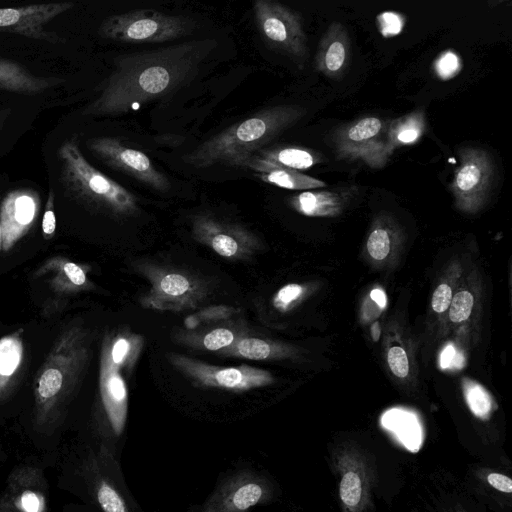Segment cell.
Returning <instances> with one entry per match:
<instances>
[{
  "instance_id": "obj_12",
  "label": "cell",
  "mask_w": 512,
  "mask_h": 512,
  "mask_svg": "<svg viewBox=\"0 0 512 512\" xmlns=\"http://www.w3.org/2000/svg\"><path fill=\"white\" fill-rule=\"evenodd\" d=\"M72 7V2H61L0 8V31L16 33L37 40L59 42L62 39L55 34L48 33L44 29V25Z\"/></svg>"
},
{
  "instance_id": "obj_32",
  "label": "cell",
  "mask_w": 512,
  "mask_h": 512,
  "mask_svg": "<svg viewBox=\"0 0 512 512\" xmlns=\"http://www.w3.org/2000/svg\"><path fill=\"white\" fill-rule=\"evenodd\" d=\"M435 71L437 75L447 80L454 77L461 68L459 57L452 51L441 53L435 61Z\"/></svg>"
},
{
  "instance_id": "obj_20",
  "label": "cell",
  "mask_w": 512,
  "mask_h": 512,
  "mask_svg": "<svg viewBox=\"0 0 512 512\" xmlns=\"http://www.w3.org/2000/svg\"><path fill=\"white\" fill-rule=\"evenodd\" d=\"M247 332L240 325L229 324L228 326H216L207 330L180 331L176 339L194 349L219 352Z\"/></svg>"
},
{
  "instance_id": "obj_27",
  "label": "cell",
  "mask_w": 512,
  "mask_h": 512,
  "mask_svg": "<svg viewBox=\"0 0 512 512\" xmlns=\"http://www.w3.org/2000/svg\"><path fill=\"white\" fill-rule=\"evenodd\" d=\"M382 129L383 123L379 118H362L348 127L345 132L344 143L366 144L367 141L376 138Z\"/></svg>"
},
{
  "instance_id": "obj_34",
  "label": "cell",
  "mask_w": 512,
  "mask_h": 512,
  "mask_svg": "<svg viewBox=\"0 0 512 512\" xmlns=\"http://www.w3.org/2000/svg\"><path fill=\"white\" fill-rule=\"evenodd\" d=\"M302 293V286L298 284H287L280 288L274 295L272 300L273 306L280 311H286Z\"/></svg>"
},
{
  "instance_id": "obj_6",
  "label": "cell",
  "mask_w": 512,
  "mask_h": 512,
  "mask_svg": "<svg viewBox=\"0 0 512 512\" xmlns=\"http://www.w3.org/2000/svg\"><path fill=\"white\" fill-rule=\"evenodd\" d=\"M275 487L264 473L252 467H240L226 473L215 489L187 512H249L272 501Z\"/></svg>"
},
{
  "instance_id": "obj_7",
  "label": "cell",
  "mask_w": 512,
  "mask_h": 512,
  "mask_svg": "<svg viewBox=\"0 0 512 512\" xmlns=\"http://www.w3.org/2000/svg\"><path fill=\"white\" fill-rule=\"evenodd\" d=\"M83 475L89 493L101 512H140L132 497L115 450L106 443L92 451L83 465Z\"/></svg>"
},
{
  "instance_id": "obj_8",
  "label": "cell",
  "mask_w": 512,
  "mask_h": 512,
  "mask_svg": "<svg viewBox=\"0 0 512 512\" xmlns=\"http://www.w3.org/2000/svg\"><path fill=\"white\" fill-rule=\"evenodd\" d=\"M167 359L179 373L199 388L245 392L274 382L269 371L249 365L216 366L178 353H169Z\"/></svg>"
},
{
  "instance_id": "obj_39",
  "label": "cell",
  "mask_w": 512,
  "mask_h": 512,
  "mask_svg": "<svg viewBox=\"0 0 512 512\" xmlns=\"http://www.w3.org/2000/svg\"><path fill=\"white\" fill-rule=\"evenodd\" d=\"M56 228L55 214L53 211V194L50 192L48 201L46 203V209L42 220V229L45 235H52Z\"/></svg>"
},
{
  "instance_id": "obj_25",
  "label": "cell",
  "mask_w": 512,
  "mask_h": 512,
  "mask_svg": "<svg viewBox=\"0 0 512 512\" xmlns=\"http://www.w3.org/2000/svg\"><path fill=\"white\" fill-rule=\"evenodd\" d=\"M382 423L408 450L413 452L419 450L423 434L420 423L414 414L393 409L383 415Z\"/></svg>"
},
{
  "instance_id": "obj_36",
  "label": "cell",
  "mask_w": 512,
  "mask_h": 512,
  "mask_svg": "<svg viewBox=\"0 0 512 512\" xmlns=\"http://www.w3.org/2000/svg\"><path fill=\"white\" fill-rule=\"evenodd\" d=\"M387 360L389 368L395 376L404 378L408 375V358L406 352L401 347L394 346L390 348Z\"/></svg>"
},
{
  "instance_id": "obj_4",
  "label": "cell",
  "mask_w": 512,
  "mask_h": 512,
  "mask_svg": "<svg viewBox=\"0 0 512 512\" xmlns=\"http://www.w3.org/2000/svg\"><path fill=\"white\" fill-rule=\"evenodd\" d=\"M135 269L150 284L140 299L146 309L181 312L196 309L209 293L207 283L188 271L138 261Z\"/></svg>"
},
{
  "instance_id": "obj_19",
  "label": "cell",
  "mask_w": 512,
  "mask_h": 512,
  "mask_svg": "<svg viewBox=\"0 0 512 512\" xmlns=\"http://www.w3.org/2000/svg\"><path fill=\"white\" fill-rule=\"evenodd\" d=\"M319 160L309 150L298 147H283L260 150L246 158L239 166L254 168L257 166H273L292 170L308 169Z\"/></svg>"
},
{
  "instance_id": "obj_1",
  "label": "cell",
  "mask_w": 512,
  "mask_h": 512,
  "mask_svg": "<svg viewBox=\"0 0 512 512\" xmlns=\"http://www.w3.org/2000/svg\"><path fill=\"white\" fill-rule=\"evenodd\" d=\"M214 44L212 39H199L118 56L101 94L84 114H126L166 96L197 72Z\"/></svg>"
},
{
  "instance_id": "obj_45",
  "label": "cell",
  "mask_w": 512,
  "mask_h": 512,
  "mask_svg": "<svg viewBox=\"0 0 512 512\" xmlns=\"http://www.w3.org/2000/svg\"><path fill=\"white\" fill-rule=\"evenodd\" d=\"M3 512H7V511H3Z\"/></svg>"
},
{
  "instance_id": "obj_38",
  "label": "cell",
  "mask_w": 512,
  "mask_h": 512,
  "mask_svg": "<svg viewBox=\"0 0 512 512\" xmlns=\"http://www.w3.org/2000/svg\"><path fill=\"white\" fill-rule=\"evenodd\" d=\"M463 364V356L452 345H448L444 348L440 355L441 368H461Z\"/></svg>"
},
{
  "instance_id": "obj_44",
  "label": "cell",
  "mask_w": 512,
  "mask_h": 512,
  "mask_svg": "<svg viewBox=\"0 0 512 512\" xmlns=\"http://www.w3.org/2000/svg\"><path fill=\"white\" fill-rule=\"evenodd\" d=\"M380 333H381V329H380L379 323L375 322L371 326V335H372V338L374 341H378V339L380 337Z\"/></svg>"
},
{
  "instance_id": "obj_24",
  "label": "cell",
  "mask_w": 512,
  "mask_h": 512,
  "mask_svg": "<svg viewBox=\"0 0 512 512\" xmlns=\"http://www.w3.org/2000/svg\"><path fill=\"white\" fill-rule=\"evenodd\" d=\"M344 193L336 191H305L290 199L292 207L308 216L337 213L343 205Z\"/></svg>"
},
{
  "instance_id": "obj_29",
  "label": "cell",
  "mask_w": 512,
  "mask_h": 512,
  "mask_svg": "<svg viewBox=\"0 0 512 512\" xmlns=\"http://www.w3.org/2000/svg\"><path fill=\"white\" fill-rule=\"evenodd\" d=\"M467 404L473 414L486 419L491 411V399L486 391L479 385L470 384L465 389Z\"/></svg>"
},
{
  "instance_id": "obj_37",
  "label": "cell",
  "mask_w": 512,
  "mask_h": 512,
  "mask_svg": "<svg viewBox=\"0 0 512 512\" xmlns=\"http://www.w3.org/2000/svg\"><path fill=\"white\" fill-rule=\"evenodd\" d=\"M452 300V290L447 284H440L432 295L431 306L435 312L446 311Z\"/></svg>"
},
{
  "instance_id": "obj_11",
  "label": "cell",
  "mask_w": 512,
  "mask_h": 512,
  "mask_svg": "<svg viewBox=\"0 0 512 512\" xmlns=\"http://www.w3.org/2000/svg\"><path fill=\"white\" fill-rule=\"evenodd\" d=\"M87 147L109 167L126 173L150 188L160 192H167L170 189L166 175L160 172L142 151L128 148L112 137L92 138L87 141Z\"/></svg>"
},
{
  "instance_id": "obj_3",
  "label": "cell",
  "mask_w": 512,
  "mask_h": 512,
  "mask_svg": "<svg viewBox=\"0 0 512 512\" xmlns=\"http://www.w3.org/2000/svg\"><path fill=\"white\" fill-rule=\"evenodd\" d=\"M58 155L68 187L80 197L116 217L129 218L139 212L137 197L93 167L74 140L63 143Z\"/></svg>"
},
{
  "instance_id": "obj_23",
  "label": "cell",
  "mask_w": 512,
  "mask_h": 512,
  "mask_svg": "<svg viewBox=\"0 0 512 512\" xmlns=\"http://www.w3.org/2000/svg\"><path fill=\"white\" fill-rule=\"evenodd\" d=\"M217 354L223 357L264 361L280 357L283 354V347L272 340L249 335L247 332Z\"/></svg>"
},
{
  "instance_id": "obj_26",
  "label": "cell",
  "mask_w": 512,
  "mask_h": 512,
  "mask_svg": "<svg viewBox=\"0 0 512 512\" xmlns=\"http://www.w3.org/2000/svg\"><path fill=\"white\" fill-rule=\"evenodd\" d=\"M254 176L265 183H269L281 188L291 190H310L324 187L325 182L302 174L299 171L273 167V166H257L252 168Z\"/></svg>"
},
{
  "instance_id": "obj_41",
  "label": "cell",
  "mask_w": 512,
  "mask_h": 512,
  "mask_svg": "<svg viewBox=\"0 0 512 512\" xmlns=\"http://www.w3.org/2000/svg\"><path fill=\"white\" fill-rule=\"evenodd\" d=\"M64 272L68 279L75 285V286H83L86 284V274L84 270L77 264L73 262H67L64 267Z\"/></svg>"
},
{
  "instance_id": "obj_17",
  "label": "cell",
  "mask_w": 512,
  "mask_h": 512,
  "mask_svg": "<svg viewBox=\"0 0 512 512\" xmlns=\"http://www.w3.org/2000/svg\"><path fill=\"white\" fill-rule=\"evenodd\" d=\"M349 54V38L344 27L340 23H333L319 44L316 66L326 75L336 77L344 71Z\"/></svg>"
},
{
  "instance_id": "obj_15",
  "label": "cell",
  "mask_w": 512,
  "mask_h": 512,
  "mask_svg": "<svg viewBox=\"0 0 512 512\" xmlns=\"http://www.w3.org/2000/svg\"><path fill=\"white\" fill-rule=\"evenodd\" d=\"M339 498L344 512H366L370 503L368 467L355 451H343L337 461Z\"/></svg>"
},
{
  "instance_id": "obj_40",
  "label": "cell",
  "mask_w": 512,
  "mask_h": 512,
  "mask_svg": "<svg viewBox=\"0 0 512 512\" xmlns=\"http://www.w3.org/2000/svg\"><path fill=\"white\" fill-rule=\"evenodd\" d=\"M487 482L496 490L510 494L512 492V480L501 473L490 472L486 477Z\"/></svg>"
},
{
  "instance_id": "obj_42",
  "label": "cell",
  "mask_w": 512,
  "mask_h": 512,
  "mask_svg": "<svg viewBox=\"0 0 512 512\" xmlns=\"http://www.w3.org/2000/svg\"><path fill=\"white\" fill-rule=\"evenodd\" d=\"M421 130L419 127L410 124L405 125L399 128V131L396 134L398 142L402 144H410L415 142L420 136Z\"/></svg>"
},
{
  "instance_id": "obj_18",
  "label": "cell",
  "mask_w": 512,
  "mask_h": 512,
  "mask_svg": "<svg viewBox=\"0 0 512 512\" xmlns=\"http://www.w3.org/2000/svg\"><path fill=\"white\" fill-rule=\"evenodd\" d=\"M143 346L144 338L141 335L123 330L106 337L101 359L130 374L140 357Z\"/></svg>"
},
{
  "instance_id": "obj_13",
  "label": "cell",
  "mask_w": 512,
  "mask_h": 512,
  "mask_svg": "<svg viewBox=\"0 0 512 512\" xmlns=\"http://www.w3.org/2000/svg\"><path fill=\"white\" fill-rule=\"evenodd\" d=\"M493 179L494 166L489 155L483 150L466 148L460 152V165L451 188L459 201L472 203L482 199Z\"/></svg>"
},
{
  "instance_id": "obj_35",
  "label": "cell",
  "mask_w": 512,
  "mask_h": 512,
  "mask_svg": "<svg viewBox=\"0 0 512 512\" xmlns=\"http://www.w3.org/2000/svg\"><path fill=\"white\" fill-rule=\"evenodd\" d=\"M377 22L381 34L385 37L394 36L401 32L404 22L400 14L396 12H383L377 16Z\"/></svg>"
},
{
  "instance_id": "obj_2",
  "label": "cell",
  "mask_w": 512,
  "mask_h": 512,
  "mask_svg": "<svg viewBox=\"0 0 512 512\" xmlns=\"http://www.w3.org/2000/svg\"><path fill=\"white\" fill-rule=\"evenodd\" d=\"M302 114V110L294 106L265 108L209 138L183 160L195 168H208L217 163L239 166Z\"/></svg>"
},
{
  "instance_id": "obj_9",
  "label": "cell",
  "mask_w": 512,
  "mask_h": 512,
  "mask_svg": "<svg viewBox=\"0 0 512 512\" xmlns=\"http://www.w3.org/2000/svg\"><path fill=\"white\" fill-rule=\"evenodd\" d=\"M193 238L217 255L230 260H246L262 248L260 238L242 225L210 214L192 219Z\"/></svg>"
},
{
  "instance_id": "obj_22",
  "label": "cell",
  "mask_w": 512,
  "mask_h": 512,
  "mask_svg": "<svg viewBox=\"0 0 512 512\" xmlns=\"http://www.w3.org/2000/svg\"><path fill=\"white\" fill-rule=\"evenodd\" d=\"M35 211V201L29 194L14 192L7 196L1 208L5 241L27 227L32 222Z\"/></svg>"
},
{
  "instance_id": "obj_28",
  "label": "cell",
  "mask_w": 512,
  "mask_h": 512,
  "mask_svg": "<svg viewBox=\"0 0 512 512\" xmlns=\"http://www.w3.org/2000/svg\"><path fill=\"white\" fill-rule=\"evenodd\" d=\"M22 357V346L15 337L0 340V375L8 377L18 368Z\"/></svg>"
},
{
  "instance_id": "obj_16",
  "label": "cell",
  "mask_w": 512,
  "mask_h": 512,
  "mask_svg": "<svg viewBox=\"0 0 512 512\" xmlns=\"http://www.w3.org/2000/svg\"><path fill=\"white\" fill-rule=\"evenodd\" d=\"M100 394L106 417L107 436L119 438L126 426L128 389L120 369L101 359Z\"/></svg>"
},
{
  "instance_id": "obj_10",
  "label": "cell",
  "mask_w": 512,
  "mask_h": 512,
  "mask_svg": "<svg viewBox=\"0 0 512 512\" xmlns=\"http://www.w3.org/2000/svg\"><path fill=\"white\" fill-rule=\"evenodd\" d=\"M253 12L260 33L273 47L293 57L305 56L306 36L295 11L276 1L257 0Z\"/></svg>"
},
{
  "instance_id": "obj_21",
  "label": "cell",
  "mask_w": 512,
  "mask_h": 512,
  "mask_svg": "<svg viewBox=\"0 0 512 512\" xmlns=\"http://www.w3.org/2000/svg\"><path fill=\"white\" fill-rule=\"evenodd\" d=\"M61 79L37 77L19 64L0 58V89L25 94L41 93Z\"/></svg>"
},
{
  "instance_id": "obj_5",
  "label": "cell",
  "mask_w": 512,
  "mask_h": 512,
  "mask_svg": "<svg viewBox=\"0 0 512 512\" xmlns=\"http://www.w3.org/2000/svg\"><path fill=\"white\" fill-rule=\"evenodd\" d=\"M192 27L187 18L142 9L108 17L99 33L106 39L124 43H160L186 36Z\"/></svg>"
},
{
  "instance_id": "obj_30",
  "label": "cell",
  "mask_w": 512,
  "mask_h": 512,
  "mask_svg": "<svg viewBox=\"0 0 512 512\" xmlns=\"http://www.w3.org/2000/svg\"><path fill=\"white\" fill-rule=\"evenodd\" d=\"M473 296L468 291H460L452 297L449 306V318L452 322L459 323L466 320L472 311Z\"/></svg>"
},
{
  "instance_id": "obj_33",
  "label": "cell",
  "mask_w": 512,
  "mask_h": 512,
  "mask_svg": "<svg viewBox=\"0 0 512 512\" xmlns=\"http://www.w3.org/2000/svg\"><path fill=\"white\" fill-rule=\"evenodd\" d=\"M236 312L232 307L227 306H215L205 310H202L197 315H192L186 320V327L190 324H193L188 330H192L195 325L200 324L202 322H210L216 320H222L224 318H228L229 315L234 314Z\"/></svg>"
},
{
  "instance_id": "obj_31",
  "label": "cell",
  "mask_w": 512,
  "mask_h": 512,
  "mask_svg": "<svg viewBox=\"0 0 512 512\" xmlns=\"http://www.w3.org/2000/svg\"><path fill=\"white\" fill-rule=\"evenodd\" d=\"M367 250L375 260H383L390 252V238L383 228H377L371 232L367 240Z\"/></svg>"
},
{
  "instance_id": "obj_43",
  "label": "cell",
  "mask_w": 512,
  "mask_h": 512,
  "mask_svg": "<svg viewBox=\"0 0 512 512\" xmlns=\"http://www.w3.org/2000/svg\"><path fill=\"white\" fill-rule=\"evenodd\" d=\"M370 297L380 308H384L386 306V295L382 290H372L370 293Z\"/></svg>"
},
{
  "instance_id": "obj_14",
  "label": "cell",
  "mask_w": 512,
  "mask_h": 512,
  "mask_svg": "<svg viewBox=\"0 0 512 512\" xmlns=\"http://www.w3.org/2000/svg\"><path fill=\"white\" fill-rule=\"evenodd\" d=\"M0 509L7 512H46L47 489L41 472L32 467L14 471L0 498Z\"/></svg>"
}]
</instances>
